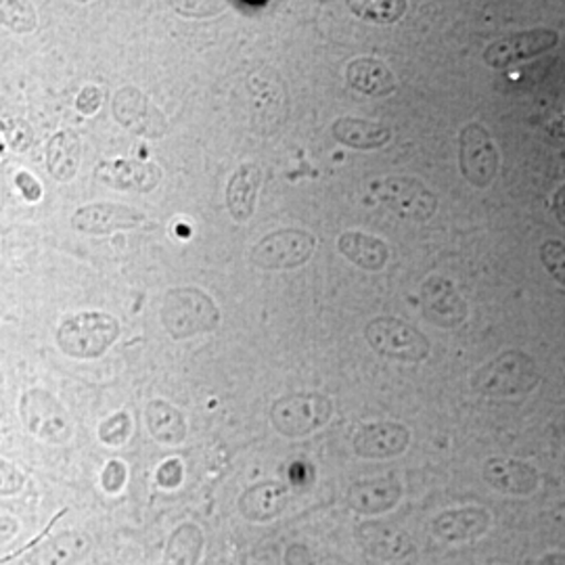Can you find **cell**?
<instances>
[{
	"label": "cell",
	"instance_id": "cell-1",
	"mask_svg": "<svg viewBox=\"0 0 565 565\" xmlns=\"http://www.w3.org/2000/svg\"><path fill=\"white\" fill-rule=\"evenodd\" d=\"M160 319L172 340H189L214 331L221 324V310L202 289L174 287L163 296Z\"/></svg>",
	"mask_w": 565,
	"mask_h": 565
},
{
	"label": "cell",
	"instance_id": "cell-2",
	"mask_svg": "<svg viewBox=\"0 0 565 565\" xmlns=\"http://www.w3.org/2000/svg\"><path fill=\"white\" fill-rule=\"evenodd\" d=\"M120 338V321L107 312L88 310L67 317L55 331L61 352L72 359L90 361L103 356Z\"/></svg>",
	"mask_w": 565,
	"mask_h": 565
},
{
	"label": "cell",
	"instance_id": "cell-3",
	"mask_svg": "<svg viewBox=\"0 0 565 565\" xmlns=\"http://www.w3.org/2000/svg\"><path fill=\"white\" fill-rule=\"evenodd\" d=\"M539 382L541 375L534 359L522 350H507L494 361L480 366L471 377L473 390L492 398L530 394Z\"/></svg>",
	"mask_w": 565,
	"mask_h": 565
},
{
	"label": "cell",
	"instance_id": "cell-4",
	"mask_svg": "<svg viewBox=\"0 0 565 565\" xmlns=\"http://www.w3.org/2000/svg\"><path fill=\"white\" fill-rule=\"evenodd\" d=\"M333 403L319 392L287 394L270 406V424L285 438H303L329 424Z\"/></svg>",
	"mask_w": 565,
	"mask_h": 565
},
{
	"label": "cell",
	"instance_id": "cell-5",
	"mask_svg": "<svg viewBox=\"0 0 565 565\" xmlns=\"http://www.w3.org/2000/svg\"><path fill=\"white\" fill-rule=\"evenodd\" d=\"M364 340L373 352L390 361L422 363L429 356V340L424 333L394 317H380L366 324Z\"/></svg>",
	"mask_w": 565,
	"mask_h": 565
},
{
	"label": "cell",
	"instance_id": "cell-6",
	"mask_svg": "<svg viewBox=\"0 0 565 565\" xmlns=\"http://www.w3.org/2000/svg\"><path fill=\"white\" fill-rule=\"evenodd\" d=\"M23 427L49 445H65L74 436V425L65 406L46 390L32 387L20 401Z\"/></svg>",
	"mask_w": 565,
	"mask_h": 565
},
{
	"label": "cell",
	"instance_id": "cell-7",
	"mask_svg": "<svg viewBox=\"0 0 565 565\" xmlns=\"http://www.w3.org/2000/svg\"><path fill=\"white\" fill-rule=\"evenodd\" d=\"M371 195L404 221L425 223L438 210V198L411 177H387L371 182Z\"/></svg>",
	"mask_w": 565,
	"mask_h": 565
},
{
	"label": "cell",
	"instance_id": "cell-8",
	"mask_svg": "<svg viewBox=\"0 0 565 565\" xmlns=\"http://www.w3.org/2000/svg\"><path fill=\"white\" fill-rule=\"evenodd\" d=\"M317 242L302 228H281L254 245L252 263L263 270H291L308 263Z\"/></svg>",
	"mask_w": 565,
	"mask_h": 565
},
{
	"label": "cell",
	"instance_id": "cell-9",
	"mask_svg": "<svg viewBox=\"0 0 565 565\" xmlns=\"http://www.w3.org/2000/svg\"><path fill=\"white\" fill-rule=\"evenodd\" d=\"M459 166L465 181L488 189L501 170V156L480 124H467L459 137Z\"/></svg>",
	"mask_w": 565,
	"mask_h": 565
},
{
	"label": "cell",
	"instance_id": "cell-10",
	"mask_svg": "<svg viewBox=\"0 0 565 565\" xmlns=\"http://www.w3.org/2000/svg\"><path fill=\"white\" fill-rule=\"evenodd\" d=\"M559 42V34L551 28H534L525 32H515L503 36L499 41L488 44L484 51L486 65L494 70H507L518 63L534 60L543 53L555 49Z\"/></svg>",
	"mask_w": 565,
	"mask_h": 565
},
{
	"label": "cell",
	"instance_id": "cell-11",
	"mask_svg": "<svg viewBox=\"0 0 565 565\" xmlns=\"http://www.w3.org/2000/svg\"><path fill=\"white\" fill-rule=\"evenodd\" d=\"M114 118L145 139H160L168 130L162 111L137 86H124L116 93Z\"/></svg>",
	"mask_w": 565,
	"mask_h": 565
},
{
	"label": "cell",
	"instance_id": "cell-12",
	"mask_svg": "<svg viewBox=\"0 0 565 565\" xmlns=\"http://www.w3.org/2000/svg\"><path fill=\"white\" fill-rule=\"evenodd\" d=\"M422 312L429 323L438 324L443 329H452L465 323L469 310L461 294L457 291L455 282L446 277H429L422 285L419 294Z\"/></svg>",
	"mask_w": 565,
	"mask_h": 565
},
{
	"label": "cell",
	"instance_id": "cell-13",
	"mask_svg": "<svg viewBox=\"0 0 565 565\" xmlns=\"http://www.w3.org/2000/svg\"><path fill=\"white\" fill-rule=\"evenodd\" d=\"M145 223L139 210L121 205V203H90V205H82L74 216H72V226L74 231L84 233V235H111L118 231H132L139 228Z\"/></svg>",
	"mask_w": 565,
	"mask_h": 565
},
{
	"label": "cell",
	"instance_id": "cell-14",
	"mask_svg": "<svg viewBox=\"0 0 565 565\" xmlns=\"http://www.w3.org/2000/svg\"><path fill=\"white\" fill-rule=\"evenodd\" d=\"M356 541L364 553L380 562H403L415 553L413 539L394 525L384 522H363L356 527Z\"/></svg>",
	"mask_w": 565,
	"mask_h": 565
},
{
	"label": "cell",
	"instance_id": "cell-15",
	"mask_svg": "<svg viewBox=\"0 0 565 565\" xmlns=\"http://www.w3.org/2000/svg\"><path fill=\"white\" fill-rule=\"evenodd\" d=\"M95 177L118 191L149 193L162 181V170L141 160H105L95 168Z\"/></svg>",
	"mask_w": 565,
	"mask_h": 565
},
{
	"label": "cell",
	"instance_id": "cell-16",
	"mask_svg": "<svg viewBox=\"0 0 565 565\" xmlns=\"http://www.w3.org/2000/svg\"><path fill=\"white\" fill-rule=\"evenodd\" d=\"M411 443V431L403 424L364 425L354 436V455L361 459H392L403 455Z\"/></svg>",
	"mask_w": 565,
	"mask_h": 565
},
{
	"label": "cell",
	"instance_id": "cell-17",
	"mask_svg": "<svg viewBox=\"0 0 565 565\" xmlns=\"http://www.w3.org/2000/svg\"><path fill=\"white\" fill-rule=\"evenodd\" d=\"M403 499V484L394 476L375 478V480H361L354 482L348 490L345 503L361 515H380L387 513L401 503Z\"/></svg>",
	"mask_w": 565,
	"mask_h": 565
},
{
	"label": "cell",
	"instance_id": "cell-18",
	"mask_svg": "<svg viewBox=\"0 0 565 565\" xmlns=\"http://www.w3.org/2000/svg\"><path fill=\"white\" fill-rule=\"evenodd\" d=\"M484 482L492 486L497 492L513 494V497H527L539 488V471L534 465L518 461V459H503L492 457L482 469Z\"/></svg>",
	"mask_w": 565,
	"mask_h": 565
},
{
	"label": "cell",
	"instance_id": "cell-19",
	"mask_svg": "<svg viewBox=\"0 0 565 565\" xmlns=\"http://www.w3.org/2000/svg\"><path fill=\"white\" fill-rule=\"evenodd\" d=\"M237 507L247 522L268 524L281 518L285 509L289 507V490L281 482L264 480L258 484L249 486L239 497Z\"/></svg>",
	"mask_w": 565,
	"mask_h": 565
},
{
	"label": "cell",
	"instance_id": "cell-20",
	"mask_svg": "<svg viewBox=\"0 0 565 565\" xmlns=\"http://www.w3.org/2000/svg\"><path fill=\"white\" fill-rule=\"evenodd\" d=\"M93 548L90 536L82 530H65L49 536L36 546L25 564L28 565H78L88 557Z\"/></svg>",
	"mask_w": 565,
	"mask_h": 565
},
{
	"label": "cell",
	"instance_id": "cell-21",
	"mask_svg": "<svg viewBox=\"0 0 565 565\" xmlns=\"http://www.w3.org/2000/svg\"><path fill=\"white\" fill-rule=\"evenodd\" d=\"M490 525V515L480 507H463L443 511L434 522L431 532L443 543H469L484 536Z\"/></svg>",
	"mask_w": 565,
	"mask_h": 565
},
{
	"label": "cell",
	"instance_id": "cell-22",
	"mask_svg": "<svg viewBox=\"0 0 565 565\" xmlns=\"http://www.w3.org/2000/svg\"><path fill=\"white\" fill-rule=\"evenodd\" d=\"M263 184V170L256 163H243L226 186V207L235 223H247L254 216L256 198Z\"/></svg>",
	"mask_w": 565,
	"mask_h": 565
},
{
	"label": "cell",
	"instance_id": "cell-23",
	"mask_svg": "<svg viewBox=\"0 0 565 565\" xmlns=\"http://www.w3.org/2000/svg\"><path fill=\"white\" fill-rule=\"evenodd\" d=\"M82 142L76 132L61 130L46 145V170L60 182L74 181L81 170Z\"/></svg>",
	"mask_w": 565,
	"mask_h": 565
},
{
	"label": "cell",
	"instance_id": "cell-24",
	"mask_svg": "<svg viewBox=\"0 0 565 565\" xmlns=\"http://www.w3.org/2000/svg\"><path fill=\"white\" fill-rule=\"evenodd\" d=\"M338 249L352 264L359 268L369 270V273H380L384 270L387 258H390V247L382 239L364 235L359 231H348L338 239Z\"/></svg>",
	"mask_w": 565,
	"mask_h": 565
},
{
	"label": "cell",
	"instance_id": "cell-25",
	"mask_svg": "<svg viewBox=\"0 0 565 565\" xmlns=\"http://www.w3.org/2000/svg\"><path fill=\"white\" fill-rule=\"evenodd\" d=\"M145 422L149 434L156 443L168 446H179L186 438V422L181 411L174 404L166 401H151L145 406Z\"/></svg>",
	"mask_w": 565,
	"mask_h": 565
},
{
	"label": "cell",
	"instance_id": "cell-26",
	"mask_svg": "<svg viewBox=\"0 0 565 565\" xmlns=\"http://www.w3.org/2000/svg\"><path fill=\"white\" fill-rule=\"evenodd\" d=\"M348 84L369 97H387L396 90V78L380 60L361 57L348 65Z\"/></svg>",
	"mask_w": 565,
	"mask_h": 565
},
{
	"label": "cell",
	"instance_id": "cell-27",
	"mask_svg": "<svg viewBox=\"0 0 565 565\" xmlns=\"http://www.w3.org/2000/svg\"><path fill=\"white\" fill-rule=\"evenodd\" d=\"M333 137L345 147L371 151V149L385 147L392 139V130L385 124H377V121L340 118L333 124Z\"/></svg>",
	"mask_w": 565,
	"mask_h": 565
},
{
	"label": "cell",
	"instance_id": "cell-28",
	"mask_svg": "<svg viewBox=\"0 0 565 565\" xmlns=\"http://www.w3.org/2000/svg\"><path fill=\"white\" fill-rule=\"evenodd\" d=\"M202 527L198 524H182L170 534L163 551V565H198L203 553Z\"/></svg>",
	"mask_w": 565,
	"mask_h": 565
},
{
	"label": "cell",
	"instance_id": "cell-29",
	"mask_svg": "<svg viewBox=\"0 0 565 565\" xmlns=\"http://www.w3.org/2000/svg\"><path fill=\"white\" fill-rule=\"evenodd\" d=\"M350 11L364 21L390 25L401 20L408 4L403 0H373V2H348Z\"/></svg>",
	"mask_w": 565,
	"mask_h": 565
},
{
	"label": "cell",
	"instance_id": "cell-30",
	"mask_svg": "<svg viewBox=\"0 0 565 565\" xmlns=\"http://www.w3.org/2000/svg\"><path fill=\"white\" fill-rule=\"evenodd\" d=\"M0 23L15 34H32L39 28V15L32 2H0Z\"/></svg>",
	"mask_w": 565,
	"mask_h": 565
},
{
	"label": "cell",
	"instance_id": "cell-31",
	"mask_svg": "<svg viewBox=\"0 0 565 565\" xmlns=\"http://www.w3.org/2000/svg\"><path fill=\"white\" fill-rule=\"evenodd\" d=\"M97 436L105 446H124L132 436V419L126 411H120L111 417H107L99 424Z\"/></svg>",
	"mask_w": 565,
	"mask_h": 565
},
{
	"label": "cell",
	"instance_id": "cell-32",
	"mask_svg": "<svg viewBox=\"0 0 565 565\" xmlns=\"http://www.w3.org/2000/svg\"><path fill=\"white\" fill-rule=\"evenodd\" d=\"M539 254L546 273L565 287V243L559 239H548L541 245Z\"/></svg>",
	"mask_w": 565,
	"mask_h": 565
},
{
	"label": "cell",
	"instance_id": "cell-33",
	"mask_svg": "<svg viewBox=\"0 0 565 565\" xmlns=\"http://www.w3.org/2000/svg\"><path fill=\"white\" fill-rule=\"evenodd\" d=\"M128 480V467L120 459H111L103 467L102 488L107 494H120Z\"/></svg>",
	"mask_w": 565,
	"mask_h": 565
},
{
	"label": "cell",
	"instance_id": "cell-34",
	"mask_svg": "<svg viewBox=\"0 0 565 565\" xmlns=\"http://www.w3.org/2000/svg\"><path fill=\"white\" fill-rule=\"evenodd\" d=\"M25 486V476L7 459H0V497H15Z\"/></svg>",
	"mask_w": 565,
	"mask_h": 565
},
{
	"label": "cell",
	"instance_id": "cell-35",
	"mask_svg": "<svg viewBox=\"0 0 565 565\" xmlns=\"http://www.w3.org/2000/svg\"><path fill=\"white\" fill-rule=\"evenodd\" d=\"M172 9L182 18H214L224 11L223 2H172Z\"/></svg>",
	"mask_w": 565,
	"mask_h": 565
},
{
	"label": "cell",
	"instance_id": "cell-36",
	"mask_svg": "<svg viewBox=\"0 0 565 565\" xmlns=\"http://www.w3.org/2000/svg\"><path fill=\"white\" fill-rule=\"evenodd\" d=\"M182 478H184V467L181 459H166L156 473V482L166 490H177L182 484Z\"/></svg>",
	"mask_w": 565,
	"mask_h": 565
},
{
	"label": "cell",
	"instance_id": "cell-37",
	"mask_svg": "<svg viewBox=\"0 0 565 565\" xmlns=\"http://www.w3.org/2000/svg\"><path fill=\"white\" fill-rule=\"evenodd\" d=\"M65 513H67V509H61V511H57V515L46 524V527L42 530L41 534L36 536V539H32L30 543H25V545L20 546L18 551H11L9 555H4V557H0V565H7L9 562H15V559H20V557H23V555H30L36 546L41 545L42 541H46L49 536H51V530L57 525V522H60L61 518H65Z\"/></svg>",
	"mask_w": 565,
	"mask_h": 565
},
{
	"label": "cell",
	"instance_id": "cell-38",
	"mask_svg": "<svg viewBox=\"0 0 565 565\" xmlns=\"http://www.w3.org/2000/svg\"><path fill=\"white\" fill-rule=\"evenodd\" d=\"M103 90L99 86H84L76 97V109L82 116H95L102 109Z\"/></svg>",
	"mask_w": 565,
	"mask_h": 565
},
{
	"label": "cell",
	"instance_id": "cell-39",
	"mask_svg": "<svg viewBox=\"0 0 565 565\" xmlns=\"http://www.w3.org/2000/svg\"><path fill=\"white\" fill-rule=\"evenodd\" d=\"M15 186L20 189V193L25 202L39 203L42 200V195H44L41 182L36 181L34 174H30L25 170H21V172L15 174Z\"/></svg>",
	"mask_w": 565,
	"mask_h": 565
},
{
	"label": "cell",
	"instance_id": "cell-40",
	"mask_svg": "<svg viewBox=\"0 0 565 565\" xmlns=\"http://www.w3.org/2000/svg\"><path fill=\"white\" fill-rule=\"evenodd\" d=\"M285 565H317L303 545H291L285 551Z\"/></svg>",
	"mask_w": 565,
	"mask_h": 565
},
{
	"label": "cell",
	"instance_id": "cell-41",
	"mask_svg": "<svg viewBox=\"0 0 565 565\" xmlns=\"http://www.w3.org/2000/svg\"><path fill=\"white\" fill-rule=\"evenodd\" d=\"M20 532V522L11 515H0V546L13 541Z\"/></svg>",
	"mask_w": 565,
	"mask_h": 565
},
{
	"label": "cell",
	"instance_id": "cell-42",
	"mask_svg": "<svg viewBox=\"0 0 565 565\" xmlns=\"http://www.w3.org/2000/svg\"><path fill=\"white\" fill-rule=\"evenodd\" d=\"M553 212H555L559 224L565 228V184L555 193V198H553Z\"/></svg>",
	"mask_w": 565,
	"mask_h": 565
},
{
	"label": "cell",
	"instance_id": "cell-43",
	"mask_svg": "<svg viewBox=\"0 0 565 565\" xmlns=\"http://www.w3.org/2000/svg\"><path fill=\"white\" fill-rule=\"evenodd\" d=\"M539 565H565V553H546Z\"/></svg>",
	"mask_w": 565,
	"mask_h": 565
},
{
	"label": "cell",
	"instance_id": "cell-44",
	"mask_svg": "<svg viewBox=\"0 0 565 565\" xmlns=\"http://www.w3.org/2000/svg\"><path fill=\"white\" fill-rule=\"evenodd\" d=\"M564 471H565V459H564Z\"/></svg>",
	"mask_w": 565,
	"mask_h": 565
}]
</instances>
